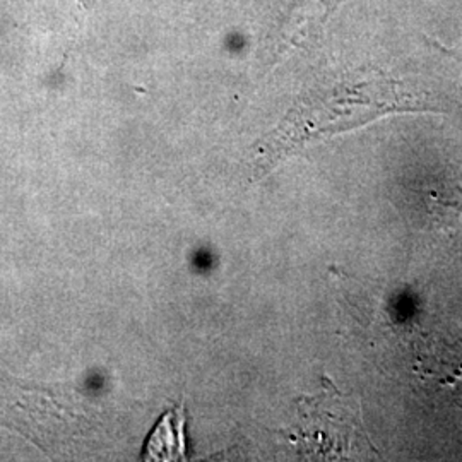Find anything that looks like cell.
I'll use <instances>...</instances> for the list:
<instances>
[{"label": "cell", "instance_id": "1", "mask_svg": "<svg viewBox=\"0 0 462 462\" xmlns=\"http://www.w3.org/2000/svg\"><path fill=\"white\" fill-rule=\"evenodd\" d=\"M429 93L394 79L379 69H358L309 88L288 114L254 148L252 175L265 177L309 143L356 129L396 112H439Z\"/></svg>", "mask_w": 462, "mask_h": 462}, {"label": "cell", "instance_id": "2", "mask_svg": "<svg viewBox=\"0 0 462 462\" xmlns=\"http://www.w3.org/2000/svg\"><path fill=\"white\" fill-rule=\"evenodd\" d=\"M322 382L319 394L298 401L301 442L320 457L375 452L365 430L360 401L341 394L329 380Z\"/></svg>", "mask_w": 462, "mask_h": 462}, {"label": "cell", "instance_id": "3", "mask_svg": "<svg viewBox=\"0 0 462 462\" xmlns=\"http://www.w3.org/2000/svg\"><path fill=\"white\" fill-rule=\"evenodd\" d=\"M336 2L337 0H300L291 9V14L282 21L271 45H276L278 53L282 49L301 45L305 36H310L320 30Z\"/></svg>", "mask_w": 462, "mask_h": 462}, {"label": "cell", "instance_id": "4", "mask_svg": "<svg viewBox=\"0 0 462 462\" xmlns=\"http://www.w3.org/2000/svg\"><path fill=\"white\" fill-rule=\"evenodd\" d=\"M185 456V414L183 406L163 414L149 435L144 461H179Z\"/></svg>", "mask_w": 462, "mask_h": 462}]
</instances>
